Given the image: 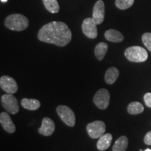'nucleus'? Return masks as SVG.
I'll list each match as a JSON object with an SVG mask.
<instances>
[{
	"instance_id": "nucleus-1",
	"label": "nucleus",
	"mask_w": 151,
	"mask_h": 151,
	"mask_svg": "<svg viewBox=\"0 0 151 151\" xmlns=\"http://www.w3.org/2000/svg\"><path fill=\"white\" fill-rule=\"evenodd\" d=\"M71 32L65 22L53 21L43 25L38 33V39L42 42L63 47L71 40Z\"/></svg>"
},
{
	"instance_id": "nucleus-2",
	"label": "nucleus",
	"mask_w": 151,
	"mask_h": 151,
	"mask_svg": "<svg viewBox=\"0 0 151 151\" xmlns=\"http://www.w3.org/2000/svg\"><path fill=\"white\" fill-rule=\"evenodd\" d=\"M4 25L13 31H23L29 26V20L22 14H12L6 18Z\"/></svg>"
},
{
	"instance_id": "nucleus-3",
	"label": "nucleus",
	"mask_w": 151,
	"mask_h": 151,
	"mask_svg": "<svg viewBox=\"0 0 151 151\" xmlns=\"http://www.w3.org/2000/svg\"><path fill=\"white\" fill-rule=\"evenodd\" d=\"M124 55L130 62H143L148 59V52L141 46H131L124 51Z\"/></svg>"
},
{
	"instance_id": "nucleus-4",
	"label": "nucleus",
	"mask_w": 151,
	"mask_h": 151,
	"mask_svg": "<svg viewBox=\"0 0 151 151\" xmlns=\"http://www.w3.org/2000/svg\"><path fill=\"white\" fill-rule=\"evenodd\" d=\"M2 106L9 113L16 114L19 111L18 100L12 94H5L1 97Z\"/></svg>"
},
{
	"instance_id": "nucleus-5",
	"label": "nucleus",
	"mask_w": 151,
	"mask_h": 151,
	"mask_svg": "<svg viewBox=\"0 0 151 151\" xmlns=\"http://www.w3.org/2000/svg\"><path fill=\"white\" fill-rule=\"evenodd\" d=\"M57 113L60 119L67 126L73 127L76 122V117L73 111L65 105H60L57 108Z\"/></svg>"
},
{
	"instance_id": "nucleus-6",
	"label": "nucleus",
	"mask_w": 151,
	"mask_h": 151,
	"mask_svg": "<svg viewBox=\"0 0 151 151\" xmlns=\"http://www.w3.org/2000/svg\"><path fill=\"white\" fill-rule=\"evenodd\" d=\"M87 132L92 139H98L104 134L106 125L104 122L101 120H96L90 122L87 125Z\"/></svg>"
},
{
	"instance_id": "nucleus-7",
	"label": "nucleus",
	"mask_w": 151,
	"mask_h": 151,
	"mask_svg": "<svg viewBox=\"0 0 151 151\" xmlns=\"http://www.w3.org/2000/svg\"><path fill=\"white\" fill-rule=\"evenodd\" d=\"M93 101L96 106L100 109H104L108 108L110 101V94L106 89L102 88L97 92L94 94Z\"/></svg>"
},
{
	"instance_id": "nucleus-8",
	"label": "nucleus",
	"mask_w": 151,
	"mask_h": 151,
	"mask_svg": "<svg viewBox=\"0 0 151 151\" xmlns=\"http://www.w3.org/2000/svg\"><path fill=\"white\" fill-rule=\"evenodd\" d=\"M82 30L84 35L89 39H94L97 37V24L92 18L85 19L82 24Z\"/></svg>"
},
{
	"instance_id": "nucleus-9",
	"label": "nucleus",
	"mask_w": 151,
	"mask_h": 151,
	"mask_svg": "<svg viewBox=\"0 0 151 151\" xmlns=\"http://www.w3.org/2000/svg\"><path fill=\"white\" fill-rule=\"evenodd\" d=\"M0 87L8 94H15L18 91V87L16 81L9 76H3L0 78Z\"/></svg>"
},
{
	"instance_id": "nucleus-10",
	"label": "nucleus",
	"mask_w": 151,
	"mask_h": 151,
	"mask_svg": "<svg viewBox=\"0 0 151 151\" xmlns=\"http://www.w3.org/2000/svg\"><path fill=\"white\" fill-rule=\"evenodd\" d=\"M104 3L102 0H98L94 6L92 11V19L97 24H100L104 22L105 14Z\"/></svg>"
},
{
	"instance_id": "nucleus-11",
	"label": "nucleus",
	"mask_w": 151,
	"mask_h": 151,
	"mask_svg": "<svg viewBox=\"0 0 151 151\" xmlns=\"http://www.w3.org/2000/svg\"><path fill=\"white\" fill-rule=\"evenodd\" d=\"M55 129V125L54 122L50 118L46 117L43 119L42 124L41 127L38 129V132L41 135L48 137L53 134Z\"/></svg>"
},
{
	"instance_id": "nucleus-12",
	"label": "nucleus",
	"mask_w": 151,
	"mask_h": 151,
	"mask_svg": "<svg viewBox=\"0 0 151 151\" xmlns=\"http://www.w3.org/2000/svg\"><path fill=\"white\" fill-rule=\"evenodd\" d=\"M0 122L3 129L9 134H13L16 132V126L8 113L2 112L0 114Z\"/></svg>"
},
{
	"instance_id": "nucleus-13",
	"label": "nucleus",
	"mask_w": 151,
	"mask_h": 151,
	"mask_svg": "<svg viewBox=\"0 0 151 151\" xmlns=\"http://www.w3.org/2000/svg\"><path fill=\"white\" fill-rule=\"evenodd\" d=\"M104 36L107 40L114 43L122 42L124 39V37L122 33H120L118 30L113 29H111L106 31Z\"/></svg>"
},
{
	"instance_id": "nucleus-14",
	"label": "nucleus",
	"mask_w": 151,
	"mask_h": 151,
	"mask_svg": "<svg viewBox=\"0 0 151 151\" xmlns=\"http://www.w3.org/2000/svg\"><path fill=\"white\" fill-rule=\"evenodd\" d=\"M113 137L111 134H105L99 137L97 141V147L98 150L104 151L108 149L111 146V141H112Z\"/></svg>"
},
{
	"instance_id": "nucleus-15",
	"label": "nucleus",
	"mask_w": 151,
	"mask_h": 151,
	"mask_svg": "<svg viewBox=\"0 0 151 151\" xmlns=\"http://www.w3.org/2000/svg\"><path fill=\"white\" fill-rule=\"evenodd\" d=\"M120 72L119 70L116 67H111L107 69L105 73L104 80L107 84H113L118 79Z\"/></svg>"
},
{
	"instance_id": "nucleus-16",
	"label": "nucleus",
	"mask_w": 151,
	"mask_h": 151,
	"mask_svg": "<svg viewBox=\"0 0 151 151\" xmlns=\"http://www.w3.org/2000/svg\"><path fill=\"white\" fill-rule=\"evenodd\" d=\"M21 106L24 109L29 111L37 110L41 106V103L39 100L35 99H27L24 98L21 100Z\"/></svg>"
},
{
	"instance_id": "nucleus-17",
	"label": "nucleus",
	"mask_w": 151,
	"mask_h": 151,
	"mask_svg": "<svg viewBox=\"0 0 151 151\" xmlns=\"http://www.w3.org/2000/svg\"><path fill=\"white\" fill-rule=\"evenodd\" d=\"M128 146V139L122 136L117 139L113 147V151H126Z\"/></svg>"
},
{
	"instance_id": "nucleus-18",
	"label": "nucleus",
	"mask_w": 151,
	"mask_h": 151,
	"mask_svg": "<svg viewBox=\"0 0 151 151\" xmlns=\"http://www.w3.org/2000/svg\"><path fill=\"white\" fill-rule=\"evenodd\" d=\"M108 50V45L104 42L99 43L94 49V54L97 60H102Z\"/></svg>"
},
{
	"instance_id": "nucleus-19",
	"label": "nucleus",
	"mask_w": 151,
	"mask_h": 151,
	"mask_svg": "<svg viewBox=\"0 0 151 151\" xmlns=\"http://www.w3.org/2000/svg\"><path fill=\"white\" fill-rule=\"evenodd\" d=\"M43 4L49 12L57 14L59 12L60 6L57 0H42Z\"/></svg>"
},
{
	"instance_id": "nucleus-20",
	"label": "nucleus",
	"mask_w": 151,
	"mask_h": 151,
	"mask_svg": "<svg viewBox=\"0 0 151 151\" xmlns=\"http://www.w3.org/2000/svg\"><path fill=\"white\" fill-rule=\"evenodd\" d=\"M144 108L140 102L134 101L131 102L127 106V111L131 115H137L143 112Z\"/></svg>"
},
{
	"instance_id": "nucleus-21",
	"label": "nucleus",
	"mask_w": 151,
	"mask_h": 151,
	"mask_svg": "<svg viewBox=\"0 0 151 151\" xmlns=\"http://www.w3.org/2000/svg\"><path fill=\"white\" fill-rule=\"evenodd\" d=\"M134 2V0H116V6L119 9L125 10L130 8Z\"/></svg>"
},
{
	"instance_id": "nucleus-22",
	"label": "nucleus",
	"mask_w": 151,
	"mask_h": 151,
	"mask_svg": "<svg viewBox=\"0 0 151 151\" xmlns=\"http://www.w3.org/2000/svg\"><path fill=\"white\" fill-rule=\"evenodd\" d=\"M142 41L149 51L151 52V33L147 32L142 36Z\"/></svg>"
},
{
	"instance_id": "nucleus-23",
	"label": "nucleus",
	"mask_w": 151,
	"mask_h": 151,
	"mask_svg": "<svg viewBox=\"0 0 151 151\" xmlns=\"http://www.w3.org/2000/svg\"><path fill=\"white\" fill-rule=\"evenodd\" d=\"M143 99H144L145 104L149 108H151V93L150 92H148L144 95L143 97Z\"/></svg>"
},
{
	"instance_id": "nucleus-24",
	"label": "nucleus",
	"mask_w": 151,
	"mask_h": 151,
	"mask_svg": "<svg viewBox=\"0 0 151 151\" xmlns=\"http://www.w3.org/2000/svg\"><path fill=\"white\" fill-rule=\"evenodd\" d=\"M144 143L146 145L151 146V131L148 132L144 137Z\"/></svg>"
},
{
	"instance_id": "nucleus-25",
	"label": "nucleus",
	"mask_w": 151,
	"mask_h": 151,
	"mask_svg": "<svg viewBox=\"0 0 151 151\" xmlns=\"http://www.w3.org/2000/svg\"><path fill=\"white\" fill-rule=\"evenodd\" d=\"M8 1V0H1V2H6V1Z\"/></svg>"
},
{
	"instance_id": "nucleus-26",
	"label": "nucleus",
	"mask_w": 151,
	"mask_h": 151,
	"mask_svg": "<svg viewBox=\"0 0 151 151\" xmlns=\"http://www.w3.org/2000/svg\"><path fill=\"white\" fill-rule=\"evenodd\" d=\"M140 151H142V150H141ZM144 151H151V150H150V149H149V148H147V149H146V150H145Z\"/></svg>"
}]
</instances>
